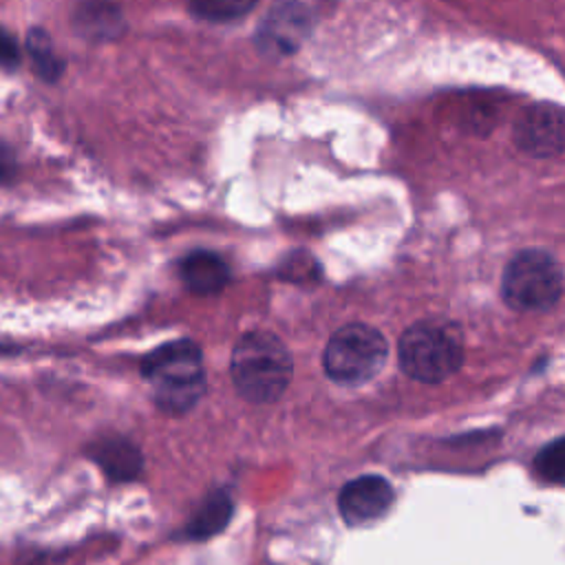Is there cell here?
Wrapping results in <instances>:
<instances>
[{"label": "cell", "instance_id": "cell-1", "mask_svg": "<svg viewBox=\"0 0 565 565\" xmlns=\"http://www.w3.org/2000/svg\"><path fill=\"white\" fill-rule=\"evenodd\" d=\"M291 355L271 331L254 329L238 338L230 360L234 388L254 404L278 399L291 380Z\"/></svg>", "mask_w": 565, "mask_h": 565}, {"label": "cell", "instance_id": "cell-2", "mask_svg": "<svg viewBox=\"0 0 565 565\" xmlns=\"http://www.w3.org/2000/svg\"><path fill=\"white\" fill-rule=\"evenodd\" d=\"M141 373L152 386L154 402L170 415L188 413L205 391V369L192 340H174L150 351Z\"/></svg>", "mask_w": 565, "mask_h": 565}, {"label": "cell", "instance_id": "cell-3", "mask_svg": "<svg viewBox=\"0 0 565 565\" xmlns=\"http://www.w3.org/2000/svg\"><path fill=\"white\" fill-rule=\"evenodd\" d=\"M397 358L406 375L435 384L457 373L463 362V347L452 327L426 320L411 324L402 333Z\"/></svg>", "mask_w": 565, "mask_h": 565}, {"label": "cell", "instance_id": "cell-4", "mask_svg": "<svg viewBox=\"0 0 565 565\" xmlns=\"http://www.w3.org/2000/svg\"><path fill=\"white\" fill-rule=\"evenodd\" d=\"M386 355L388 344L375 327L351 322L329 338L322 364L333 382L362 384L380 373Z\"/></svg>", "mask_w": 565, "mask_h": 565}, {"label": "cell", "instance_id": "cell-5", "mask_svg": "<svg viewBox=\"0 0 565 565\" xmlns=\"http://www.w3.org/2000/svg\"><path fill=\"white\" fill-rule=\"evenodd\" d=\"M501 294L519 311L550 309L563 294V271L547 252L523 249L505 265Z\"/></svg>", "mask_w": 565, "mask_h": 565}, {"label": "cell", "instance_id": "cell-6", "mask_svg": "<svg viewBox=\"0 0 565 565\" xmlns=\"http://www.w3.org/2000/svg\"><path fill=\"white\" fill-rule=\"evenodd\" d=\"M311 29L313 18L307 4L300 0H278L258 22L254 42L265 55L287 57L307 42Z\"/></svg>", "mask_w": 565, "mask_h": 565}, {"label": "cell", "instance_id": "cell-7", "mask_svg": "<svg viewBox=\"0 0 565 565\" xmlns=\"http://www.w3.org/2000/svg\"><path fill=\"white\" fill-rule=\"evenodd\" d=\"M514 139L534 157H552L565 150V108L554 104L530 106L516 121Z\"/></svg>", "mask_w": 565, "mask_h": 565}, {"label": "cell", "instance_id": "cell-8", "mask_svg": "<svg viewBox=\"0 0 565 565\" xmlns=\"http://www.w3.org/2000/svg\"><path fill=\"white\" fill-rule=\"evenodd\" d=\"M393 503V486L377 475H364L344 483L338 494V510L349 525L380 519Z\"/></svg>", "mask_w": 565, "mask_h": 565}, {"label": "cell", "instance_id": "cell-9", "mask_svg": "<svg viewBox=\"0 0 565 565\" xmlns=\"http://www.w3.org/2000/svg\"><path fill=\"white\" fill-rule=\"evenodd\" d=\"M73 29L90 42H110L126 31V18L113 0H82L73 11Z\"/></svg>", "mask_w": 565, "mask_h": 565}, {"label": "cell", "instance_id": "cell-10", "mask_svg": "<svg viewBox=\"0 0 565 565\" xmlns=\"http://www.w3.org/2000/svg\"><path fill=\"white\" fill-rule=\"evenodd\" d=\"M86 452L102 468V472L117 483L137 479L143 466L139 448L119 435L95 439Z\"/></svg>", "mask_w": 565, "mask_h": 565}, {"label": "cell", "instance_id": "cell-11", "mask_svg": "<svg viewBox=\"0 0 565 565\" xmlns=\"http://www.w3.org/2000/svg\"><path fill=\"white\" fill-rule=\"evenodd\" d=\"M179 274L190 291L203 294V296L218 294L230 282L227 263L218 254L205 252V249L190 252L181 260Z\"/></svg>", "mask_w": 565, "mask_h": 565}, {"label": "cell", "instance_id": "cell-12", "mask_svg": "<svg viewBox=\"0 0 565 565\" xmlns=\"http://www.w3.org/2000/svg\"><path fill=\"white\" fill-rule=\"evenodd\" d=\"M232 510H234V505H232V499L225 490L210 492L201 501L199 510L192 514L190 523L185 525V534L190 539H196V541L214 536L216 532H221L227 525V521L232 516Z\"/></svg>", "mask_w": 565, "mask_h": 565}, {"label": "cell", "instance_id": "cell-13", "mask_svg": "<svg viewBox=\"0 0 565 565\" xmlns=\"http://www.w3.org/2000/svg\"><path fill=\"white\" fill-rule=\"evenodd\" d=\"M26 55L35 68V73L44 82H55L64 73V62L57 57L53 42L44 29H31L24 40Z\"/></svg>", "mask_w": 565, "mask_h": 565}, {"label": "cell", "instance_id": "cell-14", "mask_svg": "<svg viewBox=\"0 0 565 565\" xmlns=\"http://www.w3.org/2000/svg\"><path fill=\"white\" fill-rule=\"evenodd\" d=\"M258 0H188L190 13L205 22H232L247 15Z\"/></svg>", "mask_w": 565, "mask_h": 565}, {"label": "cell", "instance_id": "cell-15", "mask_svg": "<svg viewBox=\"0 0 565 565\" xmlns=\"http://www.w3.org/2000/svg\"><path fill=\"white\" fill-rule=\"evenodd\" d=\"M536 472L550 483H565V437L543 446L534 457Z\"/></svg>", "mask_w": 565, "mask_h": 565}, {"label": "cell", "instance_id": "cell-16", "mask_svg": "<svg viewBox=\"0 0 565 565\" xmlns=\"http://www.w3.org/2000/svg\"><path fill=\"white\" fill-rule=\"evenodd\" d=\"M278 276L285 280H291V282H313L320 278V267L311 254L296 252V254H289L280 263Z\"/></svg>", "mask_w": 565, "mask_h": 565}, {"label": "cell", "instance_id": "cell-17", "mask_svg": "<svg viewBox=\"0 0 565 565\" xmlns=\"http://www.w3.org/2000/svg\"><path fill=\"white\" fill-rule=\"evenodd\" d=\"M22 62V51L20 44L15 42L13 33L0 26V66L2 68H18Z\"/></svg>", "mask_w": 565, "mask_h": 565}, {"label": "cell", "instance_id": "cell-18", "mask_svg": "<svg viewBox=\"0 0 565 565\" xmlns=\"http://www.w3.org/2000/svg\"><path fill=\"white\" fill-rule=\"evenodd\" d=\"M18 174V161L15 154L11 150V146H7L4 141H0V185H7L15 179Z\"/></svg>", "mask_w": 565, "mask_h": 565}]
</instances>
